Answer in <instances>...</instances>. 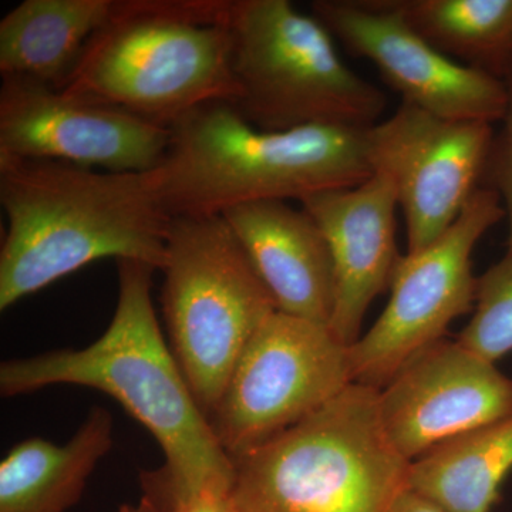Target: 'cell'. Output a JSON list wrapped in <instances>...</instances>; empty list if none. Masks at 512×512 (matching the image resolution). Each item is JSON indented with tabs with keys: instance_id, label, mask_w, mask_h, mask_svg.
I'll return each instance as SVG.
<instances>
[{
	"instance_id": "obj_1",
	"label": "cell",
	"mask_w": 512,
	"mask_h": 512,
	"mask_svg": "<svg viewBox=\"0 0 512 512\" xmlns=\"http://www.w3.org/2000/svg\"><path fill=\"white\" fill-rule=\"evenodd\" d=\"M154 271L144 262L117 261L119 296L103 335L86 348L5 360L0 394L23 396L57 384L100 390L140 421L163 450V466L140 474L141 497L164 503L204 490L231 493L234 461L165 342L151 296Z\"/></svg>"
},
{
	"instance_id": "obj_2",
	"label": "cell",
	"mask_w": 512,
	"mask_h": 512,
	"mask_svg": "<svg viewBox=\"0 0 512 512\" xmlns=\"http://www.w3.org/2000/svg\"><path fill=\"white\" fill-rule=\"evenodd\" d=\"M0 205L2 312L100 259L164 266L173 217L157 168L110 173L0 156Z\"/></svg>"
},
{
	"instance_id": "obj_3",
	"label": "cell",
	"mask_w": 512,
	"mask_h": 512,
	"mask_svg": "<svg viewBox=\"0 0 512 512\" xmlns=\"http://www.w3.org/2000/svg\"><path fill=\"white\" fill-rule=\"evenodd\" d=\"M170 128L157 174L171 217L222 215L259 201H302L373 175L367 128L313 124L266 131L227 101L205 104Z\"/></svg>"
},
{
	"instance_id": "obj_4",
	"label": "cell",
	"mask_w": 512,
	"mask_h": 512,
	"mask_svg": "<svg viewBox=\"0 0 512 512\" xmlns=\"http://www.w3.org/2000/svg\"><path fill=\"white\" fill-rule=\"evenodd\" d=\"M229 0H120L63 92L171 127L205 104H235Z\"/></svg>"
},
{
	"instance_id": "obj_5",
	"label": "cell",
	"mask_w": 512,
	"mask_h": 512,
	"mask_svg": "<svg viewBox=\"0 0 512 512\" xmlns=\"http://www.w3.org/2000/svg\"><path fill=\"white\" fill-rule=\"evenodd\" d=\"M410 461L383 429L379 390L350 384L308 419L234 460V512H389Z\"/></svg>"
},
{
	"instance_id": "obj_6",
	"label": "cell",
	"mask_w": 512,
	"mask_h": 512,
	"mask_svg": "<svg viewBox=\"0 0 512 512\" xmlns=\"http://www.w3.org/2000/svg\"><path fill=\"white\" fill-rule=\"evenodd\" d=\"M234 106L266 131L330 124L366 130L386 97L340 59L333 36L288 0H229Z\"/></svg>"
},
{
	"instance_id": "obj_7",
	"label": "cell",
	"mask_w": 512,
	"mask_h": 512,
	"mask_svg": "<svg viewBox=\"0 0 512 512\" xmlns=\"http://www.w3.org/2000/svg\"><path fill=\"white\" fill-rule=\"evenodd\" d=\"M161 272L168 343L208 419L249 340L278 308L222 215L173 217Z\"/></svg>"
},
{
	"instance_id": "obj_8",
	"label": "cell",
	"mask_w": 512,
	"mask_h": 512,
	"mask_svg": "<svg viewBox=\"0 0 512 512\" xmlns=\"http://www.w3.org/2000/svg\"><path fill=\"white\" fill-rule=\"evenodd\" d=\"M353 384L328 325L276 311L256 330L208 421L232 461L319 412Z\"/></svg>"
},
{
	"instance_id": "obj_9",
	"label": "cell",
	"mask_w": 512,
	"mask_h": 512,
	"mask_svg": "<svg viewBox=\"0 0 512 512\" xmlns=\"http://www.w3.org/2000/svg\"><path fill=\"white\" fill-rule=\"evenodd\" d=\"M504 218L497 192L478 188L436 242L400 258L382 315L349 346L353 383L383 389L409 360L444 339L454 319L476 306L471 255L485 232Z\"/></svg>"
},
{
	"instance_id": "obj_10",
	"label": "cell",
	"mask_w": 512,
	"mask_h": 512,
	"mask_svg": "<svg viewBox=\"0 0 512 512\" xmlns=\"http://www.w3.org/2000/svg\"><path fill=\"white\" fill-rule=\"evenodd\" d=\"M373 173L392 181L407 224V254L430 247L460 217L487 171L493 124L453 120L402 103L367 128Z\"/></svg>"
},
{
	"instance_id": "obj_11",
	"label": "cell",
	"mask_w": 512,
	"mask_h": 512,
	"mask_svg": "<svg viewBox=\"0 0 512 512\" xmlns=\"http://www.w3.org/2000/svg\"><path fill=\"white\" fill-rule=\"evenodd\" d=\"M170 137V127L119 107L26 77L2 76L0 156L148 173L163 163Z\"/></svg>"
},
{
	"instance_id": "obj_12",
	"label": "cell",
	"mask_w": 512,
	"mask_h": 512,
	"mask_svg": "<svg viewBox=\"0 0 512 512\" xmlns=\"http://www.w3.org/2000/svg\"><path fill=\"white\" fill-rule=\"evenodd\" d=\"M311 9L350 55L375 64L403 103L444 119L503 121L511 84L443 55L386 0H315Z\"/></svg>"
},
{
	"instance_id": "obj_13",
	"label": "cell",
	"mask_w": 512,
	"mask_h": 512,
	"mask_svg": "<svg viewBox=\"0 0 512 512\" xmlns=\"http://www.w3.org/2000/svg\"><path fill=\"white\" fill-rule=\"evenodd\" d=\"M383 429L406 460L512 416V380L464 348L441 339L413 357L379 390Z\"/></svg>"
},
{
	"instance_id": "obj_14",
	"label": "cell",
	"mask_w": 512,
	"mask_h": 512,
	"mask_svg": "<svg viewBox=\"0 0 512 512\" xmlns=\"http://www.w3.org/2000/svg\"><path fill=\"white\" fill-rule=\"evenodd\" d=\"M328 241L335 271V308L329 328L352 346L373 301L392 284L402 255L396 244L399 208L392 181L373 173L353 187L303 198Z\"/></svg>"
},
{
	"instance_id": "obj_15",
	"label": "cell",
	"mask_w": 512,
	"mask_h": 512,
	"mask_svg": "<svg viewBox=\"0 0 512 512\" xmlns=\"http://www.w3.org/2000/svg\"><path fill=\"white\" fill-rule=\"evenodd\" d=\"M279 312L328 325L335 271L328 241L311 214L288 201H259L222 214Z\"/></svg>"
},
{
	"instance_id": "obj_16",
	"label": "cell",
	"mask_w": 512,
	"mask_h": 512,
	"mask_svg": "<svg viewBox=\"0 0 512 512\" xmlns=\"http://www.w3.org/2000/svg\"><path fill=\"white\" fill-rule=\"evenodd\" d=\"M109 410L93 407L63 446L40 437L16 444L0 461V512H66L113 447Z\"/></svg>"
},
{
	"instance_id": "obj_17",
	"label": "cell",
	"mask_w": 512,
	"mask_h": 512,
	"mask_svg": "<svg viewBox=\"0 0 512 512\" xmlns=\"http://www.w3.org/2000/svg\"><path fill=\"white\" fill-rule=\"evenodd\" d=\"M120 0H23L0 20V76L63 89Z\"/></svg>"
},
{
	"instance_id": "obj_18",
	"label": "cell",
	"mask_w": 512,
	"mask_h": 512,
	"mask_svg": "<svg viewBox=\"0 0 512 512\" xmlns=\"http://www.w3.org/2000/svg\"><path fill=\"white\" fill-rule=\"evenodd\" d=\"M511 471L512 416L412 461L409 488L447 512H490Z\"/></svg>"
},
{
	"instance_id": "obj_19",
	"label": "cell",
	"mask_w": 512,
	"mask_h": 512,
	"mask_svg": "<svg viewBox=\"0 0 512 512\" xmlns=\"http://www.w3.org/2000/svg\"><path fill=\"white\" fill-rule=\"evenodd\" d=\"M454 62L512 84V0H386Z\"/></svg>"
},
{
	"instance_id": "obj_20",
	"label": "cell",
	"mask_w": 512,
	"mask_h": 512,
	"mask_svg": "<svg viewBox=\"0 0 512 512\" xmlns=\"http://www.w3.org/2000/svg\"><path fill=\"white\" fill-rule=\"evenodd\" d=\"M457 340L491 363L512 352V248L477 279L476 309Z\"/></svg>"
},
{
	"instance_id": "obj_21",
	"label": "cell",
	"mask_w": 512,
	"mask_h": 512,
	"mask_svg": "<svg viewBox=\"0 0 512 512\" xmlns=\"http://www.w3.org/2000/svg\"><path fill=\"white\" fill-rule=\"evenodd\" d=\"M485 174L490 177L493 188L503 202L505 218L508 221V248H512V84L510 104L503 119V128L495 136L490 161Z\"/></svg>"
},
{
	"instance_id": "obj_22",
	"label": "cell",
	"mask_w": 512,
	"mask_h": 512,
	"mask_svg": "<svg viewBox=\"0 0 512 512\" xmlns=\"http://www.w3.org/2000/svg\"><path fill=\"white\" fill-rule=\"evenodd\" d=\"M144 501L156 512H234L231 493L222 490H204L181 500L165 501V503Z\"/></svg>"
},
{
	"instance_id": "obj_23",
	"label": "cell",
	"mask_w": 512,
	"mask_h": 512,
	"mask_svg": "<svg viewBox=\"0 0 512 512\" xmlns=\"http://www.w3.org/2000/svg\"><path fill=\"white\" fill-rule=\"evenodd\" d=\"M389 512H447L439 505L407 488L399 495Z\"/></svg>"
},
{
	"instance_id": "obj_24",
	"label": "cell",
	"mask_w": 512,
	"mask_h": 512,
	"mask_svg": "<svg viewBox=\"0 0 512 512\" xmlns=\"http://www.w3.org/2000/svg\"><path fill=\"white\" fill-rule=\"evenodd\" d=\"M119 512H156L141 498L138 504H123Z\"/></svg>"
}]
</instances>
